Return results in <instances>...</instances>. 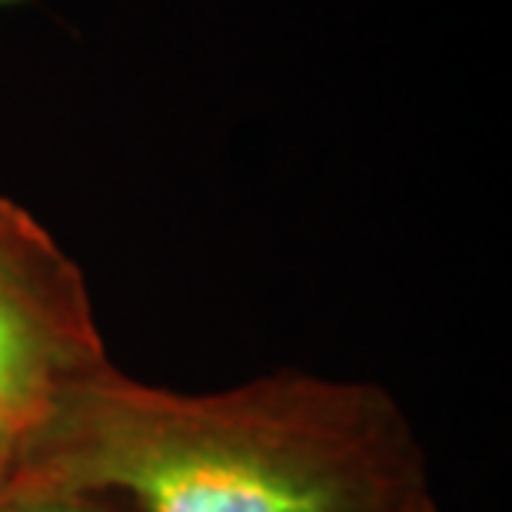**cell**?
<instances>
[{"instance_id":"cell-2","label":"cell","mask_w":512,"mask_h":512,"mask_svg":"<svg viewBox=\"0 0 512 512\" xmlns=\"http://www.w3.org/2000/svg\"><path fill=\"white\" fill-rule=\"evenodd\" d=\"M107 366L80 266L0 197V426L24 439Z\"/></svg>"},{"instance_id":"cell-1","label":"cell","mask_w":512,"mask_h":512,"mask_svg":"<svg viewBox=\"0 0 512 512\" xmlns=\"http://www.w3.org/2000/svg\"><path fill=\"white\" fill-rule=\"evenodd\" d=\"M383 386L273 373L177 393L114 366L20 439L14 493L127 496L137 512H383L426 489Z\"/></svg>"},{"instance_id":"cell-4","label":"cell","mask_w":512,"mask_h":512,"mask_svg":"<svg viewBox=\"0 0 512 512\" xmlns=\"http://www.w3.org/2000/svg\"><path fill=\"white\" fill-rule=\"evenodd\" d=\"M17 449H20V439L10 436L4 426H0V496L7 493V486L14 483V473H17Z\"/></svg>"},{"instance_id":"cell-3","label":"cell","mask_w":512,"mask_h":512,"mask_svg":"<svg viewBox=\"0 0 512 512\" xmlns=\"http://www.w3.org/2000/svg\"><path fill=\"white\" fill-rule=\"evenodd\" d=\"M0 512H124L104 493H14L0 496Z\"/></svg>"},{"instance_id":"cell-5","label":"cell","mask_w":512,"mask_h":512,"mask_svg":"<svg viewBox=\"0 0 512 512\" xmlns=\"http://www.w3.org/2000/svg\"><path fill=\"white\" fill-rule=\"evenodd\" d=\"M383 512H443V509H439V503H436L433 493H429V486H426V489H419V493L406 496L403 503L389 506V509H383Z\"/></svg>"}]
</instances>
